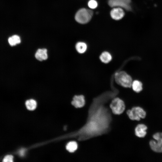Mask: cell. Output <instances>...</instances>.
<instances>
[{
    "label": "cell",
    "mask_w": 162,
    "mask_h": 162,
    "mask_svg": "<svg viewBox=\"0 0 162 162\" xmlns=\"http://www.w3.org/2000/svg\"><path fill=\"white\" fill-rule=\"evenodd\" d=\"M115 79L118 84L125 88H130L133 82L131 76L125 72H117L115 74Z\"/></svg>",
    "instance_id": "cell-1"
},
{
    "label": "cell",
    "mask_w": 162,
    "mask_h": 162,
    "mask_svg": "<svg viewBox=\"0 0 162 162\" xmlns=\"http://www.w3.org/2000/svg\"><path fill=\"white\" fill-rule=\"evenodd\" d=\"M93 11L90 10L85 8L80 9L75 16L76 20L78 22L84 24L88 22L93 16Z\"/></svg>",
    "instance_id": "cell-2"
},
{
    "label": "cell",
    "mask_w": 162,
    "mask_h": 162,
    "mask_svg": "<svg viewBox=\"0 0 162 162\" xmlns=\"http://www.w3.org/2000/svg\"><path fill=\"white\" fill-rule=\"evenodd\" d=\"M110 107L114 115H120L123 113L126 106L124 101L119 98L113 99L110 104Z\"/></svg>",
    "instance_id": "cell-3"
},
{
    "label": "cell",
    "mask_w": 162,
    "mask_h": 162,
    "mask_svg": "<svg viewBox=\"0 0 162 162\" xmlns=\"http://www.w3.org/2000/svg\"><path fill=\"white\" fill-rule=\"evenodd\" d=\"M126 113L129 118L133 121H140L141 118H145L146 116V111L139 106L134 107L128 110Z\"/></svg>",
    "instance_id": "cell-4"
},
{
    "label": "cell",
    "mask_w": 162,
    "mask_h": 162,
    "mask_svg": "<svg viewBox=\"0 0 162 162\" xmlns=\"http://www.w3.org/2000/svg\"><path fill=\"white\" fill-rule=\"evenodd\" d=\"M153 137L155 140H151L149 143L151 149L155 152H162V133H155Z\"/></svg>",
    "instance_id": "cell-5"
},
{
    "label": "cell",
    "mask_w": 162,
    "mask_h": 162,
    "mask_svg": "<svg viewBox=\"0 0 162 162\" xmlns=\"http://www.w3.org/2000/svg\"><path fill=\"white\" fill-rule=\"evenodd\" d=\"M130 2V0H109L108 3L111 7H120L130 10L131 9Z\"/></svg>",
    "instance_id": "cell-6"
},
{
    "label": "cell",
    "mask_w": 162,
    "mask_h": 162,
    "mask_svg": "<svg viewBox=\"0 0 162 162\" xmlns=\"http://www.w3.org/2000/svg\"><path fill=\"white\" fill-rule=\"evenodd\" d=\"M72 104L76 108L83 107L86 104V100L82 95H76L71 102Z\"/></svg>",
    "instance_id": "cell-7"
},
{
    "label": "cell",
    "mask_w": 162,
    "mask_h": 162,
    "mask_svg": "<svg viewBox=\"0 0 162 162\" xmlns=\"http://www.w3.org/2000/svg\"><path fill=\"white\" fill-rule=\"evenodd\" d=\"M110 14L111 17L115 20L121 19L124 15V12L122 8L116 7L113 8L111 11Z\"/></svg>",
    "instance_id": "cell-8"
},
{
    "label": "cell",
    "mask_w": 162,
    "mask_h": 162,
    "mask_svg": "<svg viewBox=\"0 0 162 162\" xmlns=\"http://www.w3.org/2000/svg\"><path fill=\"white\" fill-rule=\"evenodd\" d=\"M147 127L144 124H139L136 127L135 129V135L140 138L144 137L146 134V130Z\"/></svg>",
    "instance_id": "cell-9"
},
{
    "label": "cell",
    "mask_w": 162,
    "mask_h": 162,
    "mask_svg": "<svg viewBox=\"0 0 162 162\" xmlns=\"http://www.w3.org/2000/svg\"><path fill=\"white\" fill-rule=\"evenodd\" d=\"M35 56V58L40 61L46 60L48 58L47 50L45 48L38 49L36 51Z\"/></svg>",
    "instance_id": "cell-10"
},
{
    "label": "cell",
    "mask_w": 162,
    "mask_h": 162,
    "mask_svg": "<svg viewBox=\"0 0 162 162\" xmlns=\"http://www.w3.org/2000/svg\"><path fill=\"white\" fill-rule=\"evenodd\" d=\"M99 58L101 62L107 64L111 60L112 56L109 52L104 51L100 55Z\"/></svg>",
    "instance_id": "cell-11"
},
{
    "label": "cell",
    "mask_w": 162,
    "mask_h": 162,
    "mask_svg": "<svg viewBox=\"0 0 162 162\" xmlns=\"http://www.w3.org/2000/svg\"><path fill=\"white\" fill-rule=\"evenodd\" d=\"M87 45L84 42H79L76 43L75 48L77 52L80 53H83L86 50Z\"/></svg>",
    "instance_id": "cell-12"
},
{
    "label": "cell",
    "mask_w": 162,
    "mask_h": 162,
    "mask_svg": "<svg viewBox=\"0 0 162 162\" xmlns=\"http://www.w3.org/2000/svg\"><path fill=\"white\" fill-rule=\"evenodd\" d=\"M131 87L133 90L135 92L138 93L142 89V82L138 80L133 81Z\"/></svg>",
    "instance_id": "cell-13"
},
{
    "label": "cell",
    "mask_w": 162,
    "mask_h": 162,
    "mask_svg": "<svg viewBox=\"0 0 162 162\" xmlns=\"http://www.w3.org/2000/svg\"><path fill=\"white\" fill-rule=\"evenodd\" d=\"M8 41L10 45L12 46L20 44L21 42V40L19 36L14 35L8 38Z\"/></svg>",
    "instance_id": "cell-14"
},
{
    "label": "cell",
    "mask_w": 162,
    "mask_h": 162,
    "mask_svg": "<svg viewBox=\"0 0 162 162\" xmlns=\"http://www.w3.org/2000/svg\"><path fill=\"white\" fill-rule=\"evenodd\" d=\"M78 148V144L75 141L69 142L66 145L67 150L70 152H74Z\"/></svg>",
    "instance_id": "cell-15"
},
{
    "label": "cell",
    "mask_w": 162,
    "mask_h": 162,
    "mask_svg": "<svg viewBox=\"0 0 162 162\" xmlns=\"http://www.w3.org/2000/svg\"><path fill=\"white\" fill-rule=\"evenodd\" d=\"M37 104L36 101L33 99L27 100L26 102V105L27 109L30 110H34L36 107Z\"/></svg>",
    "instance_id": "cell-16"
},
{
    "label": "cell",
    "mask_w": 162,
    "mask_h": 162,
    "mask_svg": "<svg viewBox=\"0 0 162 162\" xmlns=\"http://www.w3.org/2000/svg\"><path fill=\"white\" fill-rule=\"evenodd\" d=\"M88 7L92 9L96 8L98 5L97 2L95 0H90L88 2Z\"/></svg>",
    "instance_id": "cell-17"
},
{
    "label": "cell",
    "mask_w": 162,
    "mask_h": 162,
    "mask_svg": "<svg viewBox=\"0 0 162 162\" xmlns=\"http://www.w3.org/2000/svg\"><path fill=\"white\" fill-rule=\"evenodd\" d=\"M13 157L11 155H7L3 159V161L4 162H12L13 161Z\"/></svg>",
    "instance_id": "cell-18"
},
{
    "label": "cell",
    "mask_w": 162,
    "mask_h": 162,
    "mask_svg": "<svg viewBox=\"0 0 162 162\" xmlns=\"http://www.w3.org/2000/svg\"><path fill=\"white\" fill-rule=\"evenodd\" d=\"M21 156H23L24 153V151L23 150H21L19 152Z\"/></svg>",
    "instance_id": "cell-19"
}]
</instances>
